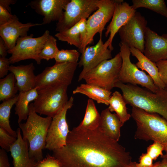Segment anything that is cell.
I'll return each instance as SVG.
<instances>
[{
	"label": "cell",
	"instance_id": "277c9868",
	"mask_svg": "<svg viewBox=\"0 0 167 167\" xmlns=\"http://www.w3.org/2000/svg\"><path fill=\"white\" fill-rule=\"evenodd\" d=\"M131 115L137 126L135 139L158 142L164 146L167 153V121L158 114L135 107H132Z\"/></svg>",
	"mask_w": 167,
	"mask_h": 167
},
{
	"label": "cell",
	"instance_id": "e0dca14e",
	"mask_svg": "<svg viewBox=\"0 0 167 167\" xmlns=\"http://www.w3.org/2000/svg\"><path fill=\"white\" fill-rule=\"evenodd\" d=\"M42 25V23H22L15 15L10 21L0 25V37L4 41L8 50H10L15 46L19 37L27 36V32L31 27Z\"/></svg>",
	"mask_w": 167,
	"mask_h": 167
},
{
	"label": "cell",
	"instance_id": "4fadbf2b",
	"mask_svg": "<svg viewBox=\"0 0 167 167\" xmlns=\"http://www.w3.org/2000/svg\"><path fill=\"white\" fill-rule=\"evenodd\" d=\"M147 24L144 17L136 11L119 30L121 42L143 53Z\"/></svg>",
	"mask_w": 167,
	"mask_h": 167
},
{
	"label": "cell",
	"instance_id": "4dcf8cb0",
	"mask_svg": "<svg viewBox=\"0 0 167 167\" xmlns=\"http://www.w3.org/2000/svg\"><path fill=\"white\" fill-rule=\"evenodd\" d=\"M56 39L52 36L49 35L39 54L40 59L48 61L54 58L59 51Z\"/></svg>",
	"mask_w": 167,
	"mask_h": 167
},
{
	"label": "cell",
	"instance_id": "7c38bea8",
	"mask_svg": "<svg viewBox=\"0 0 167 167\" xmlns=\"http://www.w3.org/2000/svg\"><path fill=\"white\" fill-rule=\"evenodd\" d=\"M74 97L71 96L64 107L52 118L46 139L45 148L50 151L61 148L66 145L70 132L66 119L68 110L73 105Z\"/></svg>",
	"mask_w": 167,
	"mask_h": 167
},
{
	"label": "cell",
	"instance_id": "ee69618b",
	"mask_svg": "<svg viewBox=\"0 0 167 167\" xmlns=\"http://www.w3.org/2000/svg\"><path fill=\"white\" fill-rule=\"evenodd\" d=\"M160 161L156 162L153 164V165L151 167H159ZM136 162L132 161L127 167H138L136 165Z\"/></svg>",
	"mask_w": 167,
	"mask_h": 167
},
{
	"label": "cell",
	"instance_id": "4316f807",
	"mask_svg": "<svg viewBox=\"0 0 167 167\" xmlns=\"http://www.w3.org/2000/svg\"><path fill=\"white\" fill-rule=\"evenodd\" d=\"M18 97V94L14 97L3 101L0 105V127H2L10 135L17 137L16 131L13 130L10 124L9 118L11 109L15 104Z\"/></svg>",
	"mask_w": 167,
	"mask_h": 167
},
{
	"label": "cell",
	"instance_id": "5bb4252c",
	"mask_svg": "<svg viewBox=\"0 0 167 167\" xmlns=\"http://www.w3.org/2000/svg\"><path fill=\"white\" fill-rule=\"evenodd\" d=\"M102 36L95 45L86 47L81 53L78 62L79 67H83L78 79V81L83 80L85 75L103 61L112 58L111 51L109 49V43L107 41L104 43Z\"/></svg>",
	"mask_w": 167,
	"mask_h": 167
},
{
	"label": "cell",
	"instance_id": "d6a6232c",
	"mask_svg": "<svg viewBox=\"0 0 167 167\" xmlns=\"http://www.w3.org/2000/svg\"><path fill=\"white\" fill-rule=\"evenodd\" d=\"M17 139L0 127V146L2 149L6 152H10L11 146L16 141Z\"/></svg>",
	"mask_w": 167,
	"mask_h": 167
},
{
	"label": "cell",
	"instance_id": "f6af8a7d",
	"mask_svg": "<svg viewBox=\"0 0 167 167\" xmlns=\"http://www.w3.org/2000/svg\"><path fill=\"white\" fill-rule=\"evenodd\" d=\"M162 159L160 161L159 167H167V158H164Z\"/></svg>",
	"mask_w": 167,
	"mask_h": 167
},
{
	"label": "cell",
	"instance_id": "83f0119b",
	"mask_svg": "<svg viewBox=\"0 0 167 167\" xmlns=\"http://www.w3.org/2000/svg\"><path fill=\"white\" fill-rule=\"evenodd\" d=\"M18 91L14 75L11 72L0 79V101L2 102L15 97Z\"/></svg>",
	"mask_w": 167,
	"mask_h": 167
},
{
	"label": "cell",
	"instance_id": "7402d4cb",
	"mask_svg": "<svg viewBox=\"0 0 167 167\" xmlns=\"http://www.w3.org/2000/svg\"><path fill=\"white\" fill-rule=\"evenodd\" d=\"M130 49L132 55L138 60L135 65L138 68L147 72L157 87L161 89L164 88L166 85L161 78L156 63L149 59L139 49L134 47H131Z\"/></svg>",
	"mask_w": 167,
	"mask_h": 167
},
{
	"label": "cell",
	"instance_id": "ba28073f",
	"mask_svg": "<svg viewBox=\"0 0 167 167\" xmlns=\"http://www.w3.org/2000/svg\"><path fill=\"white\" fill-rule=\"evenodd\" d=\"M78 63H55L46 67L36 76L35 88L37 91L48 88L66 86L71 83Z\"/></svg>",
	"mask_w": 167,
	"mask_h": 167
},
{
	"label": "cell",
	"instance_id": "6da1fadb",
	"mask_svg": "<svg viewBox=\"0 0 167 167\" xmlns=\"http://www.w3.org/2000/svg\"><path fill=\"white\" fill-rule=\"evenodd\" d=\"M53 156L62 167H127L132 162L130 153L118 142L99 129L70 131L64 147Z\"/></svg>",
	"mask_w": 167,
	"mask_h": 167
},
{
	"label": "cell",
	"instance_id": "d590c367",
	"mask_svg": "<svg viewBox=\"0 0 167 167\" xmlns=\"http://www.w3.org/2000/svg\"><path fill=\"white\" fill-rule=\"evenodd\" d=\"M160 77L165 85H167V60H162L156 62Z\"/></svg>",
	"mask_w": 167,
	"mask_h": 167
},
{
	"label": "cell",
	"instance_id": "74e56055",
	"mask_svg": "<svg viewBox=\"0 0 167 167\" xmlns=\"http://www.w3.org/2000/svg\"><path fill=\"white\" fill-rule=\"evenodd\" d=\"M10 62L9 58L0 57V78L7 75Z\"/></svg>",
	"mask_w": 167,
	"mask_h": 167
},
{
	"label": "cell",
	"instance_id": "7bdbcfd3",
	"mask_svg": "<svg viewBox=\"0 0 167 167\" xmlns=\"http://www.w3.org/2000/svg\"><path fill=\"white\" fill-rule=\"evenodd\" d=\"M16 2L15 0H0V5L7 9L10 12H11V8L9 6L11 4H14Z\"/></svg>",
	"mask_w": 167,
	"mask_h": 167
},
{
	"label": "cell",
	"instance_id": "60d3db41",
	"mask_svg": "<svg viewBox=\"0 0 167 167\" xmlns=\"http://www.w3.org/2000/svg\"><path fill=\"white\" fill-rule=\"evenodd\" d=\"M0 167H10L9 159L6 151L0 149Z\"/></svg>",
	"mask_w": 167,
	"mask_h": 167
},
{
	"label": "cell",
	"instance_id": "603a6c76",
	"mask_svg": "<svg viewBox=\"0 0 167 167\" xmlns=\"http://www.w3.org/2000/svg\"><path fill=\"white\" fill-rule=\"evenodd\" d=\"M73 94L80 93L86 95L89 99L96 101L99 104L109 105L112 92L99 86L86 83L77 86L73 91Z\"/></svg>",
	"mask_w": 167,
	"mask_h": 167
},
{
	"label": "cell",
	"instance_id": "d6986e66",
	"mask_svg": "<svg viewBox=\"0 0 167 167\" xmlns=\"http://www.w3.org/2000/svg\"><path fill=\"white\" fill-rule=\"evenodd\" d=\"M16 131L17 140L10 150L13 167H35L36 162L29 156L28 141L23 139L19 128Z\"/></svg>",
	"mask_w": 167,
	"mask_h": 167
},
{
	"label": "cell",
	"instance_id": "9a60e30c",
	"mask_svg": "<svg viewBox=\"0 0 167 167\" xmlns=\"http://www.w3.org/2000/svg\"><path fill=\"white\" fill-rule=\"evenodd\" d=\"M143 53L155 63L167 60V34L159 35L147 27Z\"/></svg>",
	"mask_w": 167,
	"mask_h": 167
},
{
	"label": "cell",
	"instance_id": "8992f818",
	"mask_svg": "<svg viewBox=\"0 0 167 167\" xmlns=\"http://www.w3.org/2000/svg\"><path fill=\"white\" fill-rule=\"evenodd\" d=\"M68 87L56 86L37 91L38 96L33 103L36 112L52 118L54 117L69 100Z\"/></svg>",
	"mask_w": 167,
	"mask_h": 167
},
{
	"label": "cell",
	"instance_id": "836d02e7",
	"mask_svg": "<svg viewBox=\"0 0 167 167\" xmlns=\"http://www.w3.org/2000/svg\"><path fill=\"white\" fill-rule=\"evenodd\" d=\"M163 151H165L164 146L158 142H154L147 148V153L153 161H155L159 156L164 155Z\"/></svg>",
	"mask_w": 167,
	"mask_h": 167
},
{
	"label": "cell",
	"instance_id": "484cf974",
	"mask_svg": "<svg viewBox=\"0 0 167 167\" xmlns=\"http://www.w3.org/2000/svg\"><path fill=\"white\" fill-rule=\"evenodd\" d=\"M126 105L122 95L119 92L115 91L112 94L108 108L111 112L116 113L123 125L131 117L127 112Z\"/></svg>",
	"mask_w": 167,
	"mask_h": 167
},
{
	"label": "cell",
	"instance_id": "52a82bcc",
	"mask_svg": "<svg viewBox=\"0 0 167 167\" xmlns=\"http://www.w3.org/2000/svg\"><path fill=\"white\" fill-rule=\"evenodd\" d=\"M119 46L122 62L118 81L125 84L139 85L153 92H157L160 88L155 85L151 77L131 62L130 48L121 42Z\"/></svg>",
	"mask_w": 167,
	"mask_h": 167
},
{
	"label": "cell",
	"instance_id": "5b68a950",
	"mask_svg": "<svg viewBox=\"0 0 167 167\" xmlns=\"http://www.w3.org/2000/svg\"><path fill=\"white\" fill-rule=\"evenodd\" d=\"M122 62L119 52L114 58L103 61L90 70L85 75L83 79L87 84L111 91L118 81Z\"/></svg>",
	"mask_w": 167,
	"mask_h": 167
},
{
	"label": "cell",
	"instance_id": "7a4b0ae2",
	"mask_svg": "<svg viewBox=\"0 0 167 167\" xmlns=\"http://www.w3.org/2000/svg\"><path fill=\"white\" fill-rule=\"evenodd\" d=\"M115 87L122 91L126 104L158 114L167 121V85L156 93L137 85L125 84L119 81L116 83Z\"/></svg>",
	"mask_w": 167,
	"mask_h": 167
},
{
	"label": "cell",
	"instance_id": "ffe728a7",
	"mask_svg": "<svg viewBox=\"0 0 167 167\" xmlns=\"http://www.w3.org/2000/svg\"><path fill=\"white\" fill-rule=\"evenodd\" d=\"M34 64L26 65L10 66L9 71L14 75L18 91H26L35 88L36 76L34 74Z\"/></svg>",
	"mask_w": 167,
	"mask_h": 167
},
{
	"label": "cell",
	"instance_id": "f1b7e54d",
	"mask_svg": "<svg viewBox=\"0 0 167 167\" xmlns=\"http://www.w3.org/2000/svg\"><path fill=\"white\" fill-rule=\"evenodd\" d=\"M132 2L131 6L135 10L145 8L167 18V6L164 0H132Z\"/></svg>",
	"mask_w": 167,
	"mask_h": 167
},
{
	"label": "cell",
	"instance_id": "f546056e",
	"mask_svg": "<svg viewBox=\"0 0 167 167\" xmlns=\"http://www.w3.org/2000/svg\"><path fill=\"white\" fill-rule=\"evenodd\" d=\"M55 36L59 40L66 42L79 49L81 46V42L77 24L67 30L58 32L55 34Z\"/></svg>",
	"mask_w": 167,
	"mask_h": 167
},
{
	"label": "cell",
	"instance_id": "2e32d148",
	"mask_svg": "<svg viewBox=\"0 0 167 167\" xmlns=\"http://www.w3.org/2000/svg\"><path fill=\"white\" fill-rule=\"evenodd\" d=\"M70 0H35L28 4L38 14L43 16V24L58 21Z\"/></svg>",
	"mask_w": 167,
	"mask_h": 167
},
{
	"label": "cell",
	"instance_id": "8d00e7d4",
	"mask_svg": "<svg viewBox=\"0 0 167 167\" xmlns=\"http://www.w3.org/2000/svg\"><path fill=\"white\" fill-rule=\"evenodd\" d=\"M15 15H12L7 9L0 5V25L10 21Z\"/></svg>",
	"mask_w": 167,
	"mask_h": 167
},
{
	"label": "cell",
	"instance_id": "44dd1931",
	"mask_svg": "<svg viewBox=\"0 0 167 167\" xmlns=\"http://www.w3.org/2000/svg\"><path fill=\"white\" fill-rule=\"evenodd\" d=\"M98 128L105 135L118 142L121 136L120 129L123 125L116 113H112L107 108L100 114Z\"/></svg>",
	"mask_w": 167,
	"mask_h": 167
},
{
	"label": "cell",
	"instance_id": "9c48e42d",
	"mask_svg": "<svg viewBox=\"0 0 167 167\" xmlns=\"http://www.w3.org/2000/svg\"><path fill=\"white\" fill-rule=\"evenodd\" d=\"M121 0H99L97 9L87 20V32L85 40L79 49L82 53L87 46L93 41L97 33L102 35L106 24L112 18L115 6Z\"/></svg>",
	"mask_w": 167,
	"mask_h": 167
},
{
	"label": "cell",
	"instance_id": "3957f363",
	"mask_svg": "<svg viewBox=\"0 0 167 167\" xmlns=\"http://www.w3.org/2000/svg\"><path fill=\"white\" fill-rule=\"evenodd\" d=\"M52 118L43 117L35 111L33 103L30 104L29 113L25 123L19 124L23 138L29 144L30 157L37 162L42 160V150L45 148L48 131Z\"/></svg>",
	"mask_w": 167,
	"mask_h": 167
},
{
	"label": "cell",
	"instance_id": "d4e9b609",
	"mask_svg": "<svg viewBox=\"0 0 167 167\" xmlns=\"http://www.w3.org/2000/svg\"><path fill=\"white\" fill-rule=\"evenodd\" d=\"M100 117L93 100L89 99L87 101L84 118L79 126L75 127L82 130H95L98 127Z\"/></svg>",
	"mask_w": 167,
	"mask_h": 167
},
{
	"label": "cell",
	"instance_id": "e575fe53",
	"mask_svg": "<svg viewBox=\"0 0 167 167\" xmlns=\"http://www.w3.org/2000/svg\"><path fill=\"white\" fill-rule=\"evenodd\" d=\"M35 167H62L59 161L48 154L46 157L36 162Z\"/></svg>",
	"mask_w": 167,
	"mask_h": 167
},
{
	"label": "cell",
	"instance_id": "bcb514c9",
	"mask_svg": "<svg viewBox=\"0 0 167 167\" xmlns=\"http://www.w3.org/2000/svg\"><path fill=\"white\" fill-rule=\"evenodd\" d=\"M161 157L162 158H167V153H165V154H164Z\"/></svg>",
	"mask_w": 167,
	"mask_h": 167
},
{
	"label": "cell",
	"instance_id": "ab89813d",
	"mask_svg": "<svg viewBox=\"0 0 167 167\" xmlns=\"http://www.w3.org/2000/svg\"><path fill=\"white\" fill-rule=\"evenodd\" d=\"M86 21V19H82L77 23L80 33L81 45L84 43L86 36L87 32Z\"/></svg>",
	"mask_w": 167,
	"mask_h": 167
},
{
	"label": "cell",
	"instance_id": "cb8c5ba5",
	"mask_svg": "<svg viewBox=\"0 0 167 167\" xmlns=\"http://www.w3.org/2000/svg\"><path fill=\"white\" fill-rule=\"evenodd\" d=\"M38 95V92L35 88L29 91L19 92L15 108V114L18 116V124L23 120L27 119L29 103L36 99Z\"/></svg>",
	"mask_w": 167,
	"mask_h": 167
},
{
	"label": "cell",
	"instance_id": "30bf717a",
	"mask_svg": "<svg viewBox=\"0 0 167 167\" xmlns=\"http://www.w3.org/2000/svg\"><path fill=\"white\" fill-rule=\"evenodd\" d=\"M49 35V31L46 30L41 36L38 37H33V35L31 34L19 37L14 47L8 50V53L11 54L9 58L10 63L32 59L38 64H40L41 60L39 55Z\"/></svg>",
	"mask_w": 167,
	"mask_h": 167
},
{
	"label": "cell",
	"instance_id": "b9f144b4",
	"mask_svg": "<svg viewBox=\"0 0 167 167\" xmlns=\"http://www.w3.org/2000/svg\"><path fill=\"white\" fill-rule=\"evenodd\" d=\"M8 49L2 39L0 38V57H6L8 53Z\"/></svg>",
	"mask_w": 167,
	"mask_h": 167
},
{
	"label": "cell",
	"instance_id": "ac0fdd59",
	"mask_svg": "<svg viewBox=\"0 0 167 167\" xmlns=\"http://www.w3.org/2000/svg\"><path fill=\"white\" fill-rule=\"evenodd\" d=\"M136 11L131 6L123 0H121L116 5L111 21L107 27L105 33L106 37L109 34L107 41L109 44V49L111 51L113 49L112 43L115 34Z\"/></svg>",
	"mask_w": 167,
	"mask_h": 167
},
{
	"label": "cell",
	"instance_id": "f35d334b",
	"mask_svg": "<svg viewBox=\"0 0 167 167\" xmlns=\"http://www.w3.org/2000/svg\"><path fill=\"white\" fill-rule=\"evenodd\" d=\"M153 160L146 153H142L139 158V162L136 163L138 167H151L153 164Z\"/></svg>",
	"mask_w": 167,
	"mask_h": 167
},
{
	"label": "cell",
	"instance_id": "8fae6325",
	"mask_svg": "<svg viewBox=\"0 0 167 167\" xmlns=\"http://www.w3.org/2000/svg\"><path fill=\"white\" fill-rule=\"evenodd\" d=\"M99 0H70L56 24L58 32L67 30L82 19H87L98 9Z\"/></svg>",
	"mask_w": 167,
	"mask_h": 167
},
{
	"label": "cell",
	"instance_id": "1f68e13d",
	"mask_svg": "<svg viewBox=\"0 0 167 167\" xmlns=\"http://www.w3.org/2000/svg\"><path fill=\"white\" fill-rule=\"evenodd\" d=\"M79 56V52L76 49H62L59 50L54 59L55 63H78Z\"/></svg>",
	"mask_w": 167,
	"mask_h": 167
}]
</instances>
